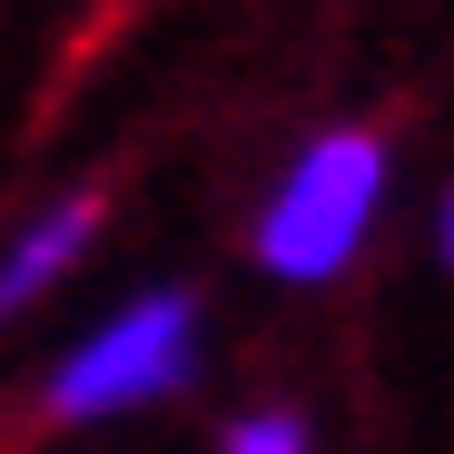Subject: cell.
<instances>
[{
    "label": "cell",
    "mask_w": 454,
    "mask_h": 454,
    "mask_svg": "<svg viewBox=\"0 0 454 454\" xmlns=\"http://www.w3.org/2000/svg\"><path fill=\"white\" fill-rule=\"evenodd\" d=\"M375 178H386V148H375L365 129H326L307 159H296V178L267 198V227H257V267L267 277H296L317 286L356 257L365 217H375Z\"/></svg>",
    "instance_id": "6da1fadb"
},
{
    "label": "cell",
    "mask_w": 454,
    "mask_h": 454,
    "mask_svg": "<svg viewBox=\"0 0 454 454\" xmlns=\"http://www.w3.org/2000/svg\"><path fill=\"white\" fill-rule=\"evenodd\" d=\"M198 365V296H138L119 307L80 356H59L50 375V415L59 425H99V415H129V405H159L168 386H188Z\"/></svg>",
    "instance_id": "7a4b0ae2"
},
{
    "label": "cell",
    "mask_w": 454,
    "mask_h": 454,
    "mask_svg": "<svg viewBox=\"0 0 454 454\" xmlns=\"http://www.w3.org/2000/svg\"><path fill=\"white\" fill-rule=\"evenodd\" d=\"M90 238H99V188H80V198L40 207L30 227H11V247H0V317H20L40 286H59Z\"/></svg>",
    "instance_id": "3957f363"
},
{
    "label": "cell",
    "mask_w": 454,
    "mask_h": 454,
    "mask_svg": "<svg viewBox=\"0 0 454 454\" xmlns=\"http://www.w3.org/2000/svg\"><path fill=\"white\" fill-rule=\"evenodd\" d=\"M227 454H307V425L296 415H247L238 434H227Z\"/></svg>",
    "instance_id": "277c9868"
},
{
    "label": "cell",
    "mask_w": 454,
    "mask_h": 454,
    "mask_svg": "<svg viewBox=\"0 0 454 454\" xmlns=\"http://www.w3.org/2000/svg\"><path fill=\"white\" fill-rule=\"evenodd\" d=\"M444 257H454V207H444Z\"/></svg>",
    "instance_id": "5b68a950"
}]
</instances>
